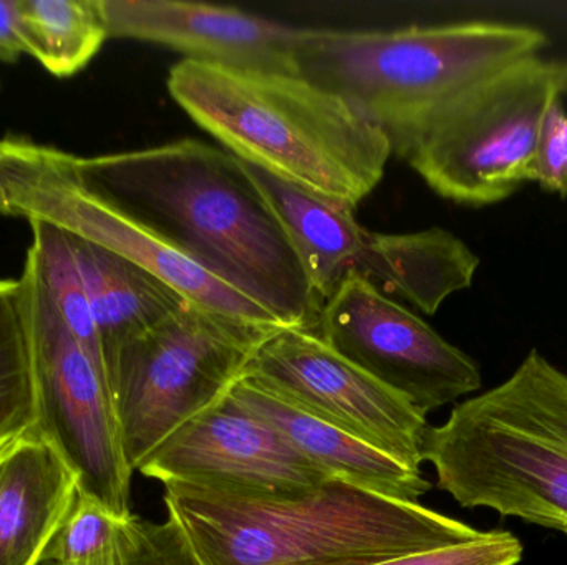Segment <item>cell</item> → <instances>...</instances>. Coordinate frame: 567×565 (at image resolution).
<instances>
[{
    "label": "cell",
    "instance_id": "30bf717a",
    "mask_svg": "<svg viewBox=\"0 0 567 565\" xmlns=\"http://www.w3.org/2000/svg\"><path fill=\"white\" fill-rule=\"evenodd\" d=\"M316 332L425 415L482 388V370L470 355L353 272L323 302Z\"/></svg>",
    "mask_w": 567,
    "mask_h": 565
},
{
    "label": "cell",
    "instance_id": "ba28073f",
    "mask_svg": "<svg viewBox=\"0 0 567 565\" xmlns=\"http://www.w3.org/2000/svg\"><path fill=\"white\" fill-rule=\"evenodd\" d=\"M0 188L10 216L50 222L95 242L145 269L193 304L241 321L286 327L255 299L90 192L76 178L70 153L25 136H6L0 139Z\"/></svg>",
    "mask_w": 567,
    "mask_h": 565
},
{
    "label": "cell",
    "instance_id": "5bb4252c",
    "mask_svg": "<svg viewBox=\"0 0 567 565\" xmlns=\"http://www.w3.org/2000/svg\"><path fill=\"white\" fill-rule=\"evenodd\" d=\"M229 394L275 427L297 453L330 480L346 481L409 503H420V498L432 490L422 468L410 467L355 435L306 414L246 375L233 385Z\"/></svg>",
    "mask_w": 567,
    "mask_h": 565
},
{
    "label": "cell",
    "instance_id": "603a6c76",
    "mask_svg": "<svg viewBox=\"0 0 567 565\" xmlns=\"http://www.w3.org/2000/svg\"><path fill=\"white\" fill-rule=\"evenodd\" d=\"M523 544L509 531H489L478 540L425 553L382 559L349 561L327 565H518L523 559Z\"/></svg>",
    "mask_w": 567,
    "mask_h": 565
},
{
    "label": "cell",
    "instance_id": "52a82bcc",
    "mask_svg": "<svg viewBox=\"0 0 567 565\" xmlns=\"http://www.w3.org/2000/svg\"><path fill=\"white\" fill-rule=\"evenodd\" d=\"M561 95L553 60L528 56L443 109L396 156L449 201L499 205L536 182L543 119Z\"/></svg>",
    "mask_w": 567,
    "mask_h": 565
},
{
    "label": "cell",
    "instance_id": "e0dca14e",
    "mask_svg": "<svg viewBox=\"0 0 567 565\" xmlns=\"http://www.w3.org/2000/svg\"><path fill=\"white\" fill-rule=\"evenodd\" d=\"M243 165L281 221L310 287L323 304L350 274L362 248L367 229L357 222L355 208L300 188L258 166Z\"/></svg>",
    "mask_w": 567,
    "mask_h": 565
},
{
    "label": "cell",
    "instance_id": "ac0fdd59",
    "mask_svg": "<svg viewBox=\"0 0 567 565\" xmlns=\"http://www.w3.org/2000/svg\"><path fill=\"white\" fill-rule=\"evenodd\" d=\"M69 236L99 328L105 364L120 345L145 334L189 302L128 259L95 242Z\"/></svg>",
    "mask_w": 567,
    "mask_h": 565
},
{
    "label": "cell",
    "instance_id": "7402d4cb",
    "mask_svg": "<svg viewBox=\"0 0 567 565\" xmlns=\"http://www.w3.org/2000/svg\"><path fill=\"white\" fill-rule=\"evenodd\" d=\"M142 517H118L79 490L65 520L50 540L49 565H126L138 543Z\"/></svg>",
    "mask_w": 567,
    "mask_h": 565
},
{
    "label": "cell",
    "instance_id": "6da1fadb",
    "mask_svg": "<svg viewBox=\"0 0 567 565\" xmlns=\"http://www.w3.org/2000/svg\"><path fill=\"white\" fill-rule=\"evenodd\" d=\"M93 195L268 308L286 327L319 324L322 302L281 221L241 159L199 139L73 156Z\"/></svg>",
    "mask_w": 567,
    "mask_h": 565
},
{
    "label": "cell",
    "instance_id": "8fae6325",
    "mask_svg": "<svg viewBox=\"0 0 567 565\" xmlns=\"http://www.w3.org/2000/svg\"><path fill=\"white\" fill-rule=\"evenodd\" d=\"M243 375L306 414L422 468L426 415L337 354L316 331L279 328Z\"/></svg>",
    "mask_w": 567,
    "mask_h": 565
},
{
    "label": "cell",
    "instance_id": "9a60e30c",
    "mask_svg": "<svg viewBox=\"0 0 567 565\" xmlns=\"http://www.w3.org/2000/svg\"><path fill=\"white\" fill-rule=\"evenodd\" d=\"M79 493L55 444L32 431L0 453V565H40Z\"/></svg>",
    "mask_w": 567,
    "mask_h": 565
},
{
    "label": "cell",
    "instance_id": "8992f818",
    "mask_svg": "<svg viewBox=\"0 0 567 565\" xmlns=\"http://www.w3.org/2000/svg\"><path fill=\"white\" fill-rule=\"evenodd\" d=\"M282 327L186 302L106 358L133 471L186 421L225 397L262 344Z\"/></svg>",
    "mask_w": 567,
    "mask_h": 565
},
{
    "label": "cell",
    "instance_id": "5b68a950",
    "mask_svg": "<svg viewBox=\"0 0 567 565\" xmlns=\"http://www.w3.org/2000/svg\"><path fill=\"white\" fill-rule=\"evenodd\" d=\"M422 460L460 506L567 536L566 372L529 352L505 381L426 430Z\"/></svg>",
    "mask_w": 567,
    "mask_h": 565
},
{
    "label": "cell",
    "instance_id": "cb8c5ba5",
    "mask_svg": "<svg viewBox=\"0 0 567 565\" xmlns=\"http://www.w3.org/2000/svg\"><path fill=\"white\" fill-rule=\"evenodd\" d=\"M536 185L567 199V109L563 95L546 112L539 133Z\"/></svg>",
    "mask_w": 567,
    "mask_h": 565
},
{
    "label": "cell",
    "instance_id": "44dd1931",
    "mask_svg": "<svg viewBox=\"0 0 567 565\" xmlns=\"http://www.w3.org/2000/svg\"><path fill=\"white\" fill-rule=\"evenodd\" d=\"M29 222L32 244L27 252V268L39 279L73 337L106 372L102 341L69 232L50 222Z\"/></svg>",
    "mask_w": 567,
    "mask_h": 565
},
{
    "label": "cell",
    "instance_id": "9c48e42d",
    "mask_svg": "<svg viewBox=\"0 0 567 565\" xmlns=\"http://www.w3.org/2000/svg\"><path fill=\"white\" fill-rule=\"evenodd\" d=\"M23 311L32 347L40 430L79 478V490L115 516L130 517L132 464L109 375L73 337L52 299L27 265Z\"/></svg>",
    "mask_w": 567,
    "mask_h": 565
},
{
    "label": "cell",
    "instance_id": "d4e9b609",
    "mask_svg": "<svg viewBox=\"0 0 567 565\" xmlns=\"http://www.w3.org/2000/svg\"><path fill=\"white\" fill-rule=\"evenodd\" d=\"M49 565V564H40ZM126 565H199L183 534L172 517L165 523L142 521L138 543Z\"/></svg>",
    "mask_w": 567,
    "mask_h": 565
},
{
    "label": "cell",
    "instance_id": "83f0119b",
    "mask_svg": "<svg viewBox=\"0 0 567 565\" xmlns=\"http://www.w3.org/2000/svg\"><path fill=\"white\" fill-rule=\"evenodd\" d=\"M0 215L10 216L9 205H7L6 196H3L2 188H0Z\"/></svg>",
    "mask_w": 567,
    "mask_h": 565
},
{
    "label": "cell",
    "instance_id": "4fadbf2b",
    "mask_svg": "<svg viewBox=\"0 0 567 565\" xmlns=\"http://www.w3.org/2000/svg\"><path fill=\"white\" fill-rule=\"evenodd\" d=\"M106 32L178 50L188 60L297 75L300 29L235 7L182 0H99Z\"/></svg>",
    "mask_w": 567,
    "mask_h": 565
},
{
    "label": "cell",
    "instance_id": "277c9868",
    "mask_svg": "<svg viewBox=\"0 0 567 565\" xmlns=\"http://www.w3.org/2000/svg\"><path fill=\"white\" fill-rule=\"evenodd\" d=\"M546 45L542 29L493 20L396 30L300 29L296 69L382 128L396 155L470 90L542 55Z\"/></svg>",
    "mask_w": 567,
    "mask_h": 565
},
{
    "label": "cell",
    "instance_id": "2e32d148",
    "mask_svg": "<svg viewBox=\"0 0 567 565\" xmlns=\"http://www.w3.org/2000/svg\"><path fill=\"white\" fill-rule=\"evenodd\" d=\"M478 269V255L463 239L430 228L405 234L367 231L350 272L433 315L452 295L472 287Z\"/></svg>",
    "mask_w": 567,
    "mask_h": 565
},
{
    "label": "cell",
    "instance_id": "484cf974",
    "mask_svg": "<svg viewBox=\"0 0 567 565\" xmlns=\"http://www.w3.org/2000/svg\"><path fill=\"white\" fill-rule=\"evenodd\" d=\"M25 55L20 0H0V62L16 63Z\"/></svg>",
    "mask_w": 567,
    "mask_h": 565
},
{
    "label": "cell",
    "instance_id": "3957f363",
    "mask_svg": "<svg viewBox=\"0 0 567 565\" xmlns=\"http://www.w3.org/2000/svg\"><path fill=\"white\" fill-rule=\"evenodd\" d=\"M168 90L236 158L353 208L392 155L382 128L300 75L185 59L169 70Z\"/></svg>",
    "mask_w": 567,
    "mask_h": 565
},
{
    "label": "cell",
    "instance_id": "7a4b0ae2",
    "mask_svg": "<svg viewBox=\"0 0 567 565\" xmlns=\"http://www.w3.org/2000/svg\"><path fill=\"white\" fill-rule=\"evenodd\" d=\"M168 516L199 565H327L442 550L483 531L346 481L251 494L165 484Z\"/></svg>",
    "mask_w": 567,
    "mask_h": 565
},
{
    "label": "cell",
    "instance_id": "7c38bea8",
    "mask_svg": "<svg viewBox=\"0 0 567 565\" xmlns=\"http://www.w3.org/2000/svg\"><path fill=\"white\" fill-rule=\"evenodd\" d=\"M136 471L163 486L228 493H292L330 481L229 391L166 438Z\"/></svg>",
    "mask_w": 567,
    "mask_h": 565
},
{
    "label": "cell",
    "instance_id": "4316f807",
    "mask_svg": "<svg viewBox=\"0 0 567 565\" xmlns=\"http://www.w3.org/2000/svg\"><path fill=\"white\" fill-rule=\"evenodd\" d=\"M555 65L556 80H558L559 90L563 96L567 95V60H553Z\"/></svg>",
    "mask_w": 567,
    "mask_h": 565
},
{
    "label": "cell",
    "instance_id": "ffe728a7",
    "mask_svg": "<svg viewBox=\"0 0 567 565\" xmlns=\"http://www.w3.org/2000/svg\"><path fill=\"white\" fill-rule=\"evenodd\" d=\"M40 428L20 279H0V453Z\"/></svg>",
    "mask_w": 567,
    "mask_h": 565
},
{
    "label": "cell",
    "instance_id": "d6986e66",
    "mask_svg": "<svg viewBox=\"0 0 567 565\" xmlns=\"http://www.w3.org/2000/svg\"><path fill=\"white\" fill-rule=\"evenodd\" d=\"M25 55L50 75L82 72L109 39L99 0H20Z\"/></svg>",
    "mask_w": 567,
    "mask_h": 565
}]
</instances>
